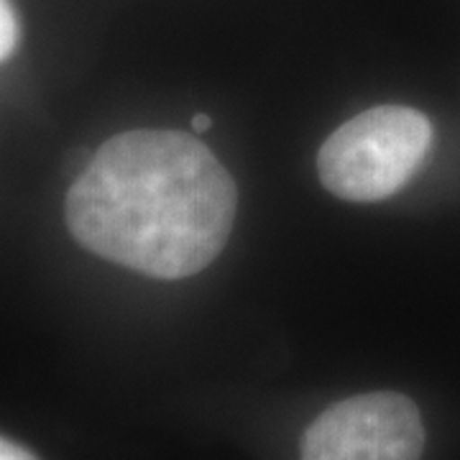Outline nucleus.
Masks as SVG:
<instances>
[{"instance_id":"20e7f679","label":"nucleus","mask_w":460,"mask_h":460,"mask_svg":"<svg viewBox=\"0 0 460 460\" xmlns=\"http://www.w3.org/2000/svg\"><path fill=\"white\" fill-rule=\"evenodd\" d=\"M18 41V21L11 0H0V57L3 62L11 59Z\"/></svg>"},{"instance_id":"f257e3e1","label":"nucleus","mask_w":460,"mask_h":460,"mask_svg":"<svg viewBox=\"0 0 460 460\" xmlns=\"http://www.w3.org/2000/svg\"><path fill=\"white\" fill-rule=\"evenodd\" d=\"M238 192L228 169L181 131L118 133L66 192L75 241L154 279H184L226 248Z\"/></svg>"},{"instance_id":"f03ea898","label":"nucleus","mask_w":460,"mask_h":460,"mask_svg":"<svg viewBox=\"0 0 460 460\" xmlns=\"http://www.w3.org/2000/svg\"><path fill=\"white\" fill-rule=\"evenodd\" d=\"M429 144L428 115L404 105H378L330 133L317 154V174L335 198L378 202L411 180Z\"/></svg>"},{"instance_id":"423d86ee","label":"nucleus","mask_w":460,"mask_h":460,"mask_svg":"<svg viewBox=\"0 0 460 460\" xmlns=\"http://www.w3.org/2000/svg\"><path fill=\"white\" fill-rule=\"evenodd\" d=\"M210 126H213V118H210L208 113H198L195 118H192V128H195L198 133H205Z\"/></svg>"},{"instance_id":"7ed1b4c3","label":"nucleus","mask_w":460,"mask_h":460,"mask_svg":"<svg viewBox=\"0 0 460 460\" xmlns=\"http://www.w3.org/2000/svg\"><path fill=\"white\" fill-rule=\"evenodd\" d=\"M425 428L417 404L396 392L343 399L307 428L299 460H420Z\"/></svg>"},{"instance_id":"39448f33","label":"nucleus","mask_w":460,"mask_h":460,"mask_svg":"<svg viewBox=\"0 0 460 460\" xmlns=\"http://www.w3.org/2000/svg\"><path fill=\"white\" fill-rule=\"evenodd\" d=\"M0 460H39L31 450H26L23 445L13 443L11 438L0 440Z\"/></svg>"}]
</instances>
